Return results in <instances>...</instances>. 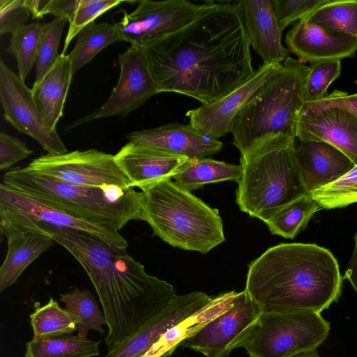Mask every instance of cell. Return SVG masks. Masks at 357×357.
<instances>
[{"instance_id": "ac0fdd59", "label": "cell", "mask_w": 357, "mask_h": 357, "mask_svg": "<svg viewBox=\"0 0 357 357\" xmlns=\"http://www.w3.org/2000/svg\"><path fill=\"white\" fill-rule=\"evenodd\" d=\"M285 43L289 52L310 63L353 57L357 51V38L326 30L305 19L287 33Z\"/></svg>"}, {"instance_id": "f546056e", "label": "cell", "mask_w": 357, "mask_h": 357, "mask_svg": "<svg viewBox=\"0 0 357 357\" xmlns=\"http://www.w3.org/2000/svg\"><path fill=\"white\" fill-rule=\"evenodd\" d=\"M29 318L34 338L71 335L78 324L76 317L52 298L36 307Z\"/></svg>"}, {"instance_id": "2e32d148", "label": "cell", "mask_w": 357, "mask_h": 357, "mask_svg": "<svg viewBox=\"0 0 357 357\" xmlns=\"http://www.w3.org/2000/svg\"><path fill=\"white\" fill-rule=\"evenodd\" d=\"M212 298L202 291L176 295L156 315L105 357H139L168 330L195 315Z\"/></svg>"}, {"instance_id": "d6a6232c", "label": "cell", "mask_w": 357, "mask_h": 357, "mask_svg": "<svg viewBox=\"0 0 357 357\" xmlns=\"http://www.w3.org/2000/svg\"><path fill=\"white\" fill-rule=\"evenodd\" d=\"M320 208H342L357 202V165L335 181L312 191Z\"/></svg>"}, {"instance_id": "277c9868", "label": "cell", "mask_w": 357, "mask_h": 357, "mask_svg": "<svg viewBox=\"0 0 357 357\" xmlns=\"http://www.w3.org/2000/svg\"><path fill=\"white\" fill-rule=\"evenodd\" d=\"M1 184L46 206L119 230L131 220H144L143 194L135 188L75 185L26 167L6 172Z\"/></svg>"}, {"instance_id": "836d02e7", "label": "cell", "mask_w": 357, "mask_h": 357, "mask_svg": "<svg viewBox=\"0 0 357 357\" xmlns=\"http://www.w3.org/2000/svg\"><path fill=\"white\" fill-rule=\"evenodd\" d=\"M67 21L66 18L55 17L50 22L44 24L38 43L36 79L33 83L38 82L59 58V43Z\"/></svg>"}, {"instance_id": "8992f818", "label": "cell", "mask_w": 357, "mask_h": 357, "mask_svg": "<svg viewBox=\"0 0 357 357\" xmlns=\"http://www.w3.org/2000/svg\"><path fill=\"white\" fill-rule=\"evenodd\" d=\"M141 190L144 221L167 243L206 254L225 241L218 210L172 179H162Z\"/></svg>"}, {"instance_id": "7402d4cb", "label": "cell", "mask_w": 357, "mask_h": 357, "mask_svg": "<svg viewBox=\"0 0 357 357\" xmlns=\"http://www.w3.org/2000/svg\"><path fill=\"white\" fill-rule=\"evenodd\" d=\"M115 159L129 178L131 187L142 188L170 178L189 159L185 156L128 142Z\"/></svg>"}, {"instance_id": "ab89813d", "label": "cell", "mask_w": 357, "mask_h": 357, "mask_svg": "<svg viewBox=\"0 0 357 357\" xmlns=\"http://www.w3.org/2000/svg\"><path fill=\"white\" fill-rule=\"evenodd\" d=\"M332 107L347 109L357 115V93L349 94L335 90L319 100L304 103L301 112L313 113Z\"/></svg>"}, {"instance_id": "8d00e7d4", "label": "cell", "mask_w": 357, "mask_h": 357, "mask_svg": "<svg viewBox=\"0 0 357 357\" xmlns=\"http://www.w3.org/2000/svg\"><path fill=\"white\" fill-rule=\"evenodd\" d=\"M274 13L283 30L296 21L305 19L327 0H271Z\"/></svg>"}, {"instance_id": "7c38bea8", "label": "cell", "mask_w": 357, "mask_h": 357, "mask_svg": "<svg viewBox=\"0 0 357 357\" xmlns=\"http://www.w3.org/2000/svg\"><path fill=\"white\" fill-rule=\"evenodd\" d=\"M33 223H43L86 232L119 249H126L127 241L116 228L86 221L39 204L0 185L1 232Z\"/></svg>"}, {"instance_id": "ffe728a7", "label": "cell", "mask_w": 357, "mask_h": 357, "mask_svg": "<svg viewBox=\"0 0 357 357\" xmlns=\"http://www.w3.org/2000/svg\"><path fill=\"white\" fill-rule=\"evenodd\" d=\"M250 46L266 64L281 63L289 57L282 43V31L278 23L271 0L236 1Z\"/></svg>"}, {"instance_id": "9c48e42d", "label": "cell", "mask_w": 357, "mask_h": 357, "mask_svg": "<svg viewBox=\"0 0 357 357\" xmlns=\"http://www.w3.org/2000/svg\"><path fill=\"white\" fill-rule=\"evenodd\" d=\"M204 7L205 2L187 0H141L130 13L123 10L122 18L114 25L123 41L145 48L188 26Z\"/></svg>"}, {"instance_id": "4316f807", "label": "cell", "mask_w": 357, "mask_h": 357, "mask_svg": "<svg viewBox=\"0 0 357 357\" xmlns=\"http://www.w3.org/2000/svg\"><path fill=\"white\" fill-rule=\"evenodd\" d=\"M117 41L123 39L114 24L92 22L85 26L77 34L74 48L68 54L73 75L104 48Z\"/></svg>"}, {"instance_id": "74e56055", "label": "cell", "mask_w": 357, "mask_h": 357, "mask_svg": "<svg viewBox=\"0 0 357 357\" xmlns=\"http://www.w3.org/2000/svg\"><path fill=\"white\" fill-rule=\"evenodd\" d=\"M30 12L25 0H0V34H11L26 25Z\"/></svg>"}, {"instance_id": "8fae6325", "label": "cell", "mask_w": 357, "mask_h": 357, "mask_svg": "<svg viewBox=\"0 0 357 357\" xmlns=\"http://www.w3.org/2000/svg\"><path fill=\"white\" fill-rule=\"evenodd\" d=\"M262 310L243 290L220 314L184 339L181 345L206 357H226L241 344Z\"/></svg>"}, {"instance_id": "83f0119b", "label": "cell", "mask_w": 357, "mask_h": 357, "mask_svg": "<svg viewBox=\"0 0 357 357\" xmlns=\"http://www.w3.org/2000/svg\"><path fill=\"white\" fill-rule=\"evenodd\" d=\"M319 208L317 202L307 194L277 211L266 224L271 234L292 239Z\"/></svg>"}, {"instance_id": "1f68e13d", "label": "cell", "mask_w": 357, "mask_h": 357, "mask_svg": "<svg viewBox=\"0 0 357 357\" xmlns=\"http://www.w3.org/2000/svg\"><path fill=\"white\" fill-rule=\"evenodd\" d=\"M44 24L32 22L26 24L11 34L8 52L13 54L17 62L18 75L26 77L36 61L38 43Z\"/></svg>"}, {"instance_id": "b9f144b4", "label": "cell", "mask_w": 357, "mask_h": 357, "mask_svg": "<svg viewBox=\"0 0 357 357\" xmlns=\"http://www.w3.org/2000/svg\"><path fill=\"white\" fill-rule=\"evenodd\" d=\"M354 249L343 278L350 282L357 294V233L354 237Z\"/></svg>"}, {"instance_id": "4dcf8cb0", "label": "cell", "mask_w": 357, "mask_h": 357, "mask_svg": "<svg viewBox=\"0 0 357 357\" xmlns=\"http://www.w3.org/2000/svg\"><path fill=\"white\" fill-rule=\"evenodd\" d=\"M305 20L326 30L357 38V0H327Z\"/></svg>"}, {"instance_id": "f35d334b", "label": "cell", "mask_w": 357, "mask_h": 357, "mask_svg": "<svg viewBox=\"0 0 357 357\" xmlns=\"http://www.w3.org/2000/svg\"><path fill=\"white\" fill-rule=\"evenodd\" d=\"M33 153L25 143L8 133L0 132V169H7Z\"/></svg>"}, {"instance_id": "cb8c5ba5", "label": "cell", "mask_w": 357, "mask_h": 357, "mask_svg": "<svg viewBox=\"0 0 357 357\" xmlns=\"http://www.w3.org/2000/svg\"><path fill=\"white\" fill-rule=\"evenodd\" d=\"M5 236L8 250L0 268L1 292L15 284L25 268L55 242L39 232H13Z\"/></svg>"}, {"instance_id": "5b68a950", "label": "cell", "mask_w": 357, "mask_h": 357, "mask_svg": "<svg viewBox=\"0 0 357 357\" xmlns=\"http://www.w3.org/2000/svg\"><path fill=\"white\" fill-rule=\"evenodd\" d=\"M295 139L273 135L254 142L240 159L236 190L240 210L266 222L277 211L307 193L294 155Z\"/></svg>"}, {"instance_id": "f6af8a7d", "label": "cell", "mask_w": 357, "mask_h": 357, "mask_svg": "<svg viewBox=\"0 0 357 357\" xmlns=\"http://www.w3.org/2000/svg\"><path fill=\"white\" fill-rule=\"evenodd\" d=\"M293 357H320V356L317 352V350L315 349V350H312V351L301 353V354H297Z\"/></svg>"}, {"instance_id": "6da1fadb", "label": "cell", "mask_w": 357, "mask_h": 357, "mask_svg": "<svg viewBox=\"0 0 357 357\" xmlns=\"http://www.w3.org/2000/svg\"><path fill=\"white\" fill-rule=\"evenodd\" d=\"M250 48L236 1H208L191 24L144 51L159 93L206 105L254 74Z\"/></svg>"}, {"instance_id": "d4e9b609", "label": "cell", "mask_w": 357, "mask_h": 357, "mask_svg": "<svg viewBox=\"0 0 357 357\" xmlns=\"http://www.w3.org/2000/svg\"><path fill=\"white\" fill-rule=\"evenodd\" d=\"M242 176L241 165L226 163L212 158H193L188 159L171 177L174 183L191 192L208 183L234 181Z\"/></svg>"}, {"instance_id": "44dd1931", "label": "cell", "mask_w": 357, "mask_h": 357, "mask_svg": "<svg viewBox=\"0 0 357 357\" xmlns=\"http://www.w3.org/2000/svg\"><path fill=\"white\" fill-rule=\"evenodd\" d=\"M129 142L185 156L205 158L220 151L222 143L200 134L190 123H171L127 134Z\"/></svg>"}, {"instance_id": "7bdbcfd3", "label": "cell", "mask_w": 357, "mask_h": 357, "mask_svg": "<svg viewBox=\"0 0 357 357\" xmlns=\"http://www.w3.org/2000/svg\"><path fill=\"white\" fill-rule=\"evenodd\" d=\"M47 0H25L33 19L43 18Z\"/></svg>"}, {"instance_id": "e0dca14e", "label": "cell", "mask_w": 357, "mask_h": 357, "mask_svg": "<svg viewBox=\"0 0 357 357\" xmlns=\"http://www.w3.org/2000/svg\"><path fill=\"white\" fill-rule=\"evenodd\" d=\"M296 138L327 142L357 165V115L350 110L332 107L313 113L301 112Z\"/></svg>"}, {"instance_id": "d6986e66", "label": "cell", "mask_w": 357, "mask_h": 357, "mask_svg": "<svg viewBox=\"0 0 357 357\" xmlns=\"http://www.w3.org/2000/svg\"><path fill=\"white\" fill-rule=\"evenodd\" d=\"M293 146L303 184L309 194L335 181L355 166L344 153L325 142L296 138Z\"/></svg>"}, {"instance_id": "f1b7e54d", "label": "cell", "mask_w": 357, "mask_h": 357, "mask_svg": "<svg viewBox=\"0 0 357 357\" xmlns=\"http://www.w3.org/2000/svg\"><path fill=\"white\" fill-rule=\"evenodd\" d=\"M59 300L64 303L65 309L76 317L78 321L77 335L87 337L91 330L101 334L105 333L102 327L107 325L105 314L90 291L75 287L68 293L60 294Z\"/></svg>"}, {"instance_id": "60d3db41", "label": "cell", "mask_w": 357, "mask_h": 357, "mask_svg": "<svg viewBox=\"0 0 357 357\" xmlns=\"http://www.w3.org/2000/svg\"><path fill=\"white\" fill-rule=\"evenodd\" d=\"M77 4V0H47L44 15L52 14L55 17H63L69 21Z\"/></svg>"}, {"instance_id": "4fadbf2b", "label": "cell", "mask_w": 357, "mask_h": 357, "mask_svg": "<svg viewBox=\"0 0 357 357\" xmlns=\"http://www.w3.org/2000/svg\"><path fill=\"white\" fill-rule=\"evenodd\" d=\"M119 64L120 76L106 102L96 111L71 123L66 130L97 119L116 115L126 117L159 93L144 48L130 45L125 52L119 54Z\"/></svg>"}, {"instance_id": "484cf974", "label": "cell", "mask_w": 357, "mask_h": 357, "mask_svg": "<svg viewBox=\"0 0 357 357\" xmlns=\"http://www.w3.org/2000/svg\"><path fill=\"white\" fill-rule=\"evenodd\" d=\"M100 343L78 335L33 337L26 344L24 357H95Z\"/></svg>"}, {"instance_id": "52a82bcc", "label": "cell", "mask_w": 357, "mask_h": 357, "mask_svg": "<svg viewBox=\"0 0 357 357\" xmlns=\"http://www.w3.org/2000/svg\"><path fill=\"white\" fill-rule=\"evenodd\" d=\"M309 71V66L289 56L278 75L238 115L230 133L241 154L254 142L268 135L296 139Z\"/></svg>"}, {"instance_id": "7a4b0ae2", "label": "cell", "mask_w": 357, "mask_h": 357, "mask_svg": "<svg viewBox=\"0 0 357 357\" xmlns=\"http://www.w3.org/2000/svg\"><path fill=\"white\" fill-rule=\"evenodd\" d=\"M51 236L81 264L98 296L108 328L111 350L160 312L176 295L167 282L148 274L143 265L119 249L76 229L33 223L8 229Z\"/></svg>"}, {"instance_id": "e575fe53", "label": "cell", "mask_w": 357, "mask_h": 357, "mask_svg": "<svg viewBox=\"0 0 357 357\" xmlns=\"http://www.w3.org/2000/svg\"><path fill=\"white\" fill-rule=\"evenodd\" d=\"M306 82L305 103L326 97L328 88L340 75V60L312 63Z\"/></svg>"}, {"instance_id": "30bf717a", "label": "cell", "mask_w": 357, "mask_h": 357, "mask_svg": "<svg viewBox=\"0 0 357 357\" xmlns=\"http://www.w3.org/2000/svg\"><path fill=\"white\" fill-rule=\"evenodd\" d=\"M65 183L89 188L116 185L126 190L130 181L114 155L96 149L74 151L61 155L46 154L26 167Z\"/></svg>"}, {"instance_id": "3957f363", "label": "cell", "mask_w": 357, "mask_h": 357, "mask_svg": "<svg viewBox=\"0 0 357 357\" xmlns=\"http://www.w3.org/2000/svg\"><path fill=\"white\" fill-rule=\"evenodd\" d=\"M343 280L328 249L314 243H280L249 264L245 291L263 312L321 313L338 299Z\"/></svg>"}, {"instance_id": "ba28073f", "label": "cell", "mask_w": 357, "mask_h": 357, "mask_svg": "<svg viewBox=\"0 0 357 357\" xmlns=\"http://www.w3.org/2000/svg\"><path fill=\"white\" fill-rule=\"evenodd\" d=\"M329 331L319 312H262L241 347L250 357H293L317 349Z\"/></svg>"}, {"instance_id": "603a6c76", "label": "cell", "mask_w": 357, "mask_h": 357, "mask_svg": "<svg viewBox=\"0 0 357 357\" xmlns=\"http://www.w3.org/2000/svg\"><path fill=\"white\" fill-rule=\"evenodd\" d=\"M73 75L68 54L59 58L31 92L36 105L46 124L52 129L63 116L64 104Z\"/></svg>"}, {"instance_id": "d590c367", "label": "cell", "mask_w": 357, "mask_h": 357, "mask_svg": "<svg viewBox=\"0 0 357 357\" xmlns=\"http://www.w3.org/2000/svg\"><path fill=\"white\" fill-rule=\"evenodd\" d=\"M123 2L121 0H77L76 9L68 21L69 28L65 38L62 54L71 40L88 24L108 10Z\"/></svg>"}, {"instance_id": "ee69618b", "label": "cell", "mask_w": 357, "mask_h": 357, "mask_svg": "<svg viewBox=\"0 0 357 357\" xmlns=\"http://www.w3.org/2000/svg\"><path fill=\"white\" fill-rule=\"evenodd\" d=\"M171 353L159 339L152 347L139 357H167Z\"/></svg>"}, {"instance_id": "5bb4252c", "label": "cell", "mask_w": 357, "mask_h": 357, "mask_svg": "<svg viewBox=\"0 0 357 357\" xmlns=\"http://www.w3.org/2000/svg\"><path fill=\"white\" fill-rule=\"evenodd\" d=\"M0 101L5 120L20 132L36 140L47 154L67 153L56 129L49 127L41 116L31 89L2 60L0 61Z\"/></svg>"}, {"instance_id": "9a60e30c", "label": "cell", "mask_w": 357, "mask_h": 357, "mask_svg": "<svg viewBox=\"0 0 357 357\" xmlns=\"http://www.w3.org/2000/svg\"><path fill=\"white\" fill-rule=\"evenodd\" d=\"M282 68V63H263L248 79L220 100L188 110L185 116L190 123L200 134L218 140L230 132L238 115Z\"/></svg>"}]
</instances>
